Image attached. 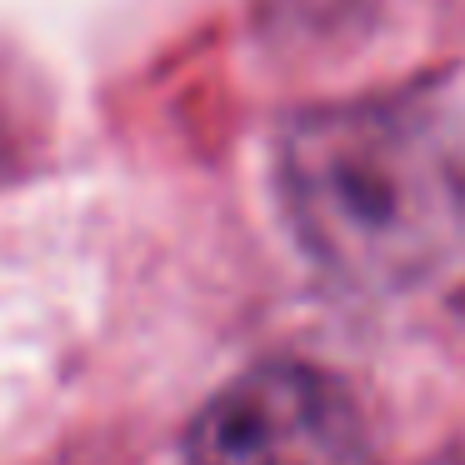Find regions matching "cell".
<instances>
[{"instance_id":"cell-1","label":"cell","mask_w":465,"mask_h":465,"mask_svg":"<svg viewBox=\"0 0 465 465\" xmlns=\"http://www.w3.org/2000/svg\"><path fill=\"white\" fill-rule=\"evenodd\" d=\"M275 175L301 251L355 291H405L465 245V121L430 91L301 115Z\"/></svg>"},{"instance_id":"cell-2","label":"cell","mask_w":465,"mask_h":465,"mask_svg":"<svg viewBox=\"0 0 465 465\" xmlns=\"http://www.w3.org/2000/svg\"><path fill=\"white\" fill-rule=\"evenodd\" d=\"M181 465H365V420L335 375L265 361L205 401Z\"/></svg>"}]
</instances>
